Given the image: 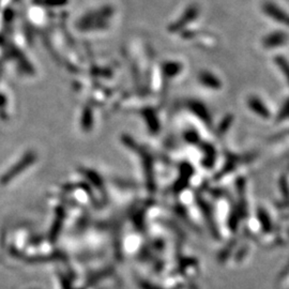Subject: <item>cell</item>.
Listing matches in <instances>:
<instances>
[{"label": "cell", "mask_w": 289, "mask_h": 289, "mask_svg": "<svg viewBox=\"0 0 289 289\" xmlns=\"http://www.w3.org/2000/svg\"><path fill=\"white\" fill-rule=\"evenodd\" d=\"M199 5L196 4V3H192L190 4L188 8L186 9V11L182 13V15L180 16L179 19H177L176 22H174L172 25L169 26V32H180L183 29H186L187 26L189 24L193 23L195 19L198 17L199 15Z\"/></svg>", "instance_id": "1"}, {"label": "cell", "mask_w": 289, "mask_h": 289, "mask_svg": "<svg viewBox=\"0 0 289 289\" xmlns=\"http://www.w3.org/2000/svg\"><path fill=\"white\" fill-rule=\"evenodd\" d=\"M261 9L267 16L289 28V13L284 11L280 5L272 1H265L262 2Z\"/></svg>", "instance_id": "2"}, {"label": "cell", "mask_w": 289, "mask_h": 289, "mask_svg": "<svg viewBox=\"0 0 289 289\" xmlns=\"http://www.w3.org/2000/svg\"><path fill=\"white\" fill-rule=\"evenodd\" d=\"M288 41V36L286 32L278 30L273 31L271 34L267 35L262 39V47L265 48H277L280 47H283Z\"/></svg>", "instance_id": "3"}, {"label": "cell", "mask_w": 289, "mask_h": 289, "mask_svg": "<svg viewBox=\"0 0 289 289\" xmlns=\"http://www.w3.org/2000/svg\"><path fill=\"white\" fill-rule=\"evenodd\" d=\"M198 81L200 84L203 85V86L210 89L218 90L221 89L222 87V82L220 81V78L216 77L213 73H211V72L206 70L199 72Z\"/></svg>", "instance_id": "4"}, {"label": "cell", "mask_w": 289, "mask_h": 289, "mask_svg": "<svg viewBox=\"0 0 289 289\" xmlns=\"http://www.w3.org/2000/svg\"><path fill=\"white\" fill-rule=\"evenodd\" d=\"M183 70V65L179 61H166L163 64V72L165 76L173 78L179 75Z\"/></svg>", "instance_id": "5"}, {"label": "cell", "mask_w": 289, "mask_h": 289, "mask_svg": "<svg viewBox=\"0 0 289 289\" xmlns=\"http://www.w3.org/2000/svg\"><path fill=\"white\" fill-rule=\"evenodd\" d=\"M248 106L254 110L256 114H258L262 117H268L269 116V110L266 107V105L262 103L260 98L256 96H251L248 98Z\"/></svg>", "instance_id": "6"}, {"label": "cell", "mask_w": 289, "mask_h": 289, "mask_svg": "<svg viewBox=\"0 0 289 289\" xmlns=\"http://www.w3.org/2000/svg\"><path fill=\"white\" fill-rule=\"evenodd\" d=\"M274 62L280 68V70L282 71V73L284 74V76L286 77V80H287V82L289 84V61L287 60L285 57L279 55V56L274 57Z\"/></svg>", "instance_id": "7"}]
</instances>
